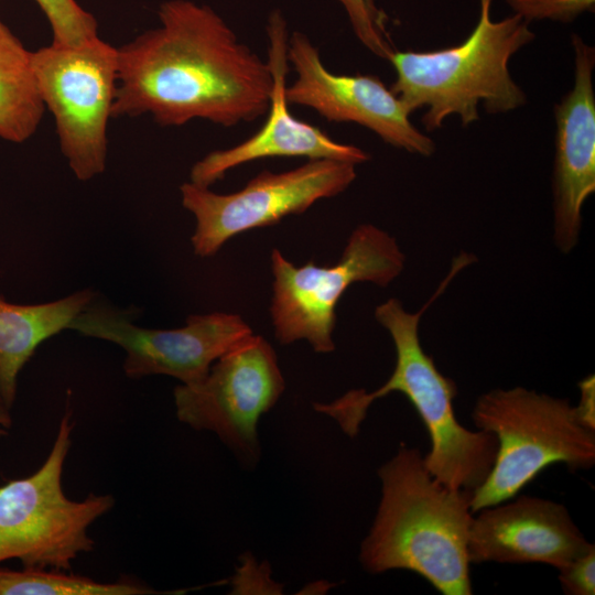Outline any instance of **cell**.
Returning a JSON list of instances; mask_svg holds the SVG:
<instances>
[{"instance_id":"obj_1","label":"cell","mask_w":595,"mask_h":595,"mask_svg":"<svg viewBox=\"0 0 595 595\" xmlns=\"http://www.w3.org/2000/svg\"><path fill=\"white\" fill-rule=\"evenodd\" d=\"M160 25L117 47L112 118L150 115L161 126L203 119L226 128L270 105L272 74L210 7L169 0Z\"/></svg>"},{"instance_id":"obj_2","label":"cell","mask_w":595,"mask_h":595,"mask_svg":"<svg viewBox=\"0 0 595 595\" xmlns=\"http://www.w3.org/2000/svg\"><path fill=\"white\" fill-rule=\"evenodd\" d=\"M381 498L360 544L370 574L411 571L443 595H470L467 542L473 491L452 488L426 468L416 447L400 444L378 468Z\"/></svg>"},{"instance_id":"obj_3","label":"cell","mask_w":595,"mask_h":595,"mask_svg":"<svg viewBox=\"0 0 595 595\" xmlns=\"http://www.w3.org/2000/svg\"><path fill=\"white\" fill-rule=\"evenodd\" d=\"M459 270L453 263L432 299L416 313L405 311L397 299L378 305L375 317L389 332L394 346L392 374L377 390L353 389L329 403H314V409L334 419L345 434L354 437L375 400L401 392L429 433L431 447L423 455L426 468L448 487L474 491L491 470L497 440L491 433L470 431L458 422L453 408L455 383L440 372L419 338L421 315Z\"/></svg>"},{"instance_id":"obj_4","label":"cell","mask_w":595,"mask_h":595,"mask_svg":"<svg viewBox=\"0 0 595 595\" xmlns=\"http://www.w3.org/2000/svg\"><path fill=\"white\" fill-rule=\"evenodd\" d=\"M493 0H479V19L458 45L434 51H394L391 91L411 113L422 107L428 131L442 127L452 115L463 126L479 119L482 105L489 113L515 110L526 102L523 90L511 78L509 61L532 42L534 33L518 14L499 21L490 18Z\"/></svg>"},{"instance_id":"obj_5","label":"cell","mask_w":595,"mask_h":595,"mask_svg":"<svg viewBox=\"0 0 595 595\" xmlns=\"http://www.w3.org/2000/svg\"><path fill=\"white\" fill-rule=\"evenodd\" d=\"M472 419L498 444L489 475L473 491L474 513L515 498L552 464L571 472L595 464V431L578 422L567 399L523 387L494 389L476 400Z\"/></svg>"},{"instance_id":"obj_6","label":"cell","mask_w":595,"mask_h":595,"mask_svg":"<svg viewBox=\"0 0 595 595\" xmlns=\"http://www.w3.org/2000/svg\"><path fill=\"white\" fill-rule=\"evenodd\" d=\"M73 424L66 411L53 446L33 474L0 486V563L18 559L24 567L67 571L94 549L88 528L115 505L111 495L66 497L62 487Z\"/></svg>"},{"instance_id":"obj_7","label":"cell","mask_w":595,"mask_h":595,"mask_svg":"<svg viewBox=\"0 0 595 595\" xmlns=\"http://www.w3.org/2000/svg\"><path fill=\"white\" fill-rule=\"evenodd\" d=\"M403 267L397 240L371 224L353 230L334 266L310 261L296 267L272 249L270 315L277 340L286 345L305 339L316 353L334 351L335 310L345 291L355 282L387 286Z\"/></svg>"},{"instance_id":"obj_8","label":"cell","mask_w":595,"mask_h":595,"mask_svg":"<svg viewBox=\"0 0 595 595\" xmlns=\"http://www.w3.org/2000/svg\"><path fill=\"white\" fill-rule=\"evenodd\" d=\"M31 67L74 175L89 181L101 174L117 89V47L98 35L77 45L52 43L31 52Z\"/></svg>"},{"instance_id":"obj_9","label":"cell","mask_w":595,"mask_h":595,"mask_svg":"<svg viewBox=\"0 0 595 595\" xmlns=\"http://www.w3.org/2000/svg\"><path fill=\"white\" fill-rule=\"evenodd\" d=\"M285 382L273 347L251 334L194 385L174 389L177 419L196 431L215 433L247 467L260 458L258 422L278 402Z\"/></svg>"},{"instance_id":"obj_10","label":"cell","mask_w":595,"mask_h":595,"mask_svg":"<svg viewBox=\"0 0 595 595\" xmlns=\"http://www.w3.org/2000/svg\"><path fill=\"white\" fill-rule=\"evenodd\" d=\"M355 166L336 160H309L284 172L261 171L229 194L183 183L182 205L196 220L191 238L194 253L214 256L238 234L274 225L289 215L304 213L320 199L340 194L356 178Z\"/></svg>"},{"instance_id":"obj_11","label":"cell","mask_w":595,"mask_h":595,"mask_svg":"<svg viewBox=\"0 0 595 595\" xmlns=\"http://www.w3.org/2000/svg\"><path fill=\"white\" fill-rule=\"evenodd\" d=\"M133 317L95 298L68 329L120 346L128 378L165 375L182 385L202 381L220 356L253 334L241 316L221 312L190 315L184 326L172 329L143 328Z\"/></svg>"},{"instance_id":"obj_12","label":"cell","mask_w":595,"mask_h":595,"mask_svg":"<svg viewBox=\"0 0 595 595\" xmlns=\"http://www.w3.org/2000/svg\"><path fill=\"white\" fill-rule=\"evenodd\" d=\"M286 56L296 75L285 88L289 105L311 108L331 122L358 123L408 152L434 153L433 140L413 126L405 106L379 77L332 73L300 31L289 35Z\"/></svg>"},{"instance_id":"obj_13","label":"cell","mask_w":595,"mask_h":595,"mask_svg":"<svg viewBox=\"0 0 595 595\" xmlns=\"http://www.w3.org/2000/svg\"><path fill=\"white\" fill-rule=\"evenodd\" d=\"M266 30L267 62L273 79L267 120L245 141L228 149L212 151L197 161L190 173V182L197 186L209 187L231 169L267 158L326 159L355 165L370 158L363 149L337 142L320 128L291 113L285 96L289 31L280 10L270 12Z\"/></svg>"},{"instance_id":"obj_14","label":"cell","mask_w":595,"mask_h":595,"mask_svg":"<svg viewBox=\"0 0 595 595\" xmlns=\"http://www.w3.org/2000/svg\"><path fill=\"white\" fill-rule=\"evenodd\" d=\"M476 513L467 542L470 564L542 563L560 569L593 545L566 507L553 500L522 495Z\"/></svg>"},{"instance_id":"obj_15","label":"cell","mask_w":595,"mask_h":595,"mask_svg":"<svg viewBox=\"0 0 595 595\" xmlns=\"http://www.w3.org/2000/svg\"><path fill=\"white\" fill-rule=\"evenodd\" d=\"M573 88L554 106V240L563 252L577 242L582 208L595 191V50L577 34Z\"/></svg>"},{"instance_id":"obj_16","label":"cell","mask_w":595,"mask_h":595,"mask_svg":"<svg viewBox=\"0 0 595 595\" xmlns=\"http://www.w3.org/2000/svg\"><path fill=\"white\" fill-rule=\"evenodd\" d=\"M95 299L91 290L41 304H14L0 295V396L11 408L18 375L45 339L68 328Z\"/></svg>"},{"instance_id":"obj_17","label":"cell","mask_w":595,"mask_h":595,"mask_svg":"<svg viewBox=\"0 0 595 595\" xmlns=\"http://www.w3.org/2000/svg\"><path fill=\"white\" fill-rule=\"evenodd\" d=\"M44 110L32 73L31 51L0 20V139L13 143L29 140Z\"/></svg>"},{"instance_id":"obj_18","label":"cell","mask_w":595,"mask_h":595,"mask_svg":"<svg viewBox=\"0 0 595 595\" xmlns=\"http://www.w3.org/2000/svg\"><path fill=\"white\" fill-rule=\"evenodd\" d=\"M54 569L24 567L21 571L0 566V595H149L182 594L158 592L148 585L125 578L99 582L87 576Z\"/></svg>"},{"instance_id":"obj_19","label":"cell","mask_w":595,"mask_h":595,"mask_svg":"<svg viewBox=\"0 0 595 595\" xmlns=\"http://www.w3.org/2000/svg\"><path fill=\"white\" fill-rule=\"evenodd\" d=\"M46 17L52 43L77 45L97 36V20L76 0H34Z\"/></svg>"},{"instance_id":"obj_20","label":"cell","mask_w":595,"mask_h":595,"mask_svg":"<svg viewBox=\"0 0 595 595\" xmlns=\"http://www.w3.org/2000/svg\"><path fill=\"white\" fill-rule=\"evenodd\" d=\"M357 39L371 53L389 60L396 51L387 32V14L375 0H338Z\"/></svg>"},{"instance_id":"obj_21","label":"cell","mask_w":595,"mask_h":595,"mask_svg":"<svg viewBox=\"0 0 595 595\" xmlns=\"http://www.w3.org/2000/svg\"><path fill=\"white\" fill-rule=\"evenodd\" d=\"M527 23L550 19L572 22L584 12H594L595 0H505Z\"/></svg>"},{"instance_id":"obj_22","label":"cell","mask_w":595,"mask_h":595,"mask_svg":"<svg viewBox=\"0 0 595 595\" xmlns=\"http://www.w3.org/2000/svg\"><path fill=\"white\" fill-rule=\"evenodd\" d=\"M560 571L559 581L567 595L595 594V547L594 544L583 554L575 558Z\"/></svg>"},{"instance_id":"obj_23","label":"cell","mask_w":595,"mask_h":595,"mask_svg":"<svg viewBox=\"0 0 595 595\" xmlns=\"http://www.w3.org/2000/svg\"><path fill=\"white\" fill-rule=\"evenodd\" d=\"M581 398L574 405L578 422L588 430L595 431V380L588 376L580 383Z\"/></svg>"},{"instance_id":"obj_24","label":"cell","mask_w":595,"mask_h":595,"mask_svg":"<svg viewBox=\"0 0 595 595\" xmlns=\"http://www.w3.org/2000/svg\"><path fill=\"white\" fill-rule=\"evenodd\" d=\"M11 423L10 408L0 396V437L7 434V430L11 426Z\"/></svg>"}]
</instances>
